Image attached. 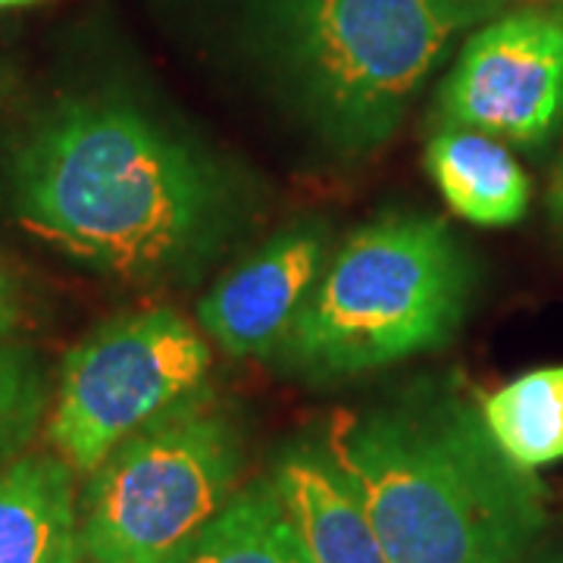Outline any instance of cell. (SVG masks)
Wrapping results in <instances>:
<instances>
[{
  "mask_svg": "<svg viewBox=\"0 0 563 563\" xmlns=\"http://www.w3.org/2000/svg\"><path fill=\"white\" fill-rule=\"evenodd\" d=\"M0 176L25 232L122 282L201 279L247 222L242 181L120 91L41 107L7 144Z\"/></svg>",
  "mask_w": 563,
  "mask_h": 563,
  "instance_id": "6da1fadb",
  "label": "cell"
},
{
  "mask_svg": "<svg viewBox=\"0 0 563 563\" xmlns=\"http://www.w3.org/2000/svg\"><path fill=\"white\" fill-rule=\"evenodd\" d=\"M388 563H523L548 529V492L510 461L483 407L451 383L342 410L322 432Z\"/></svg>",
  "mask_w": 563,
  "mask_h": 563,
  "instance_id": "7a4b0ae2",
  "label": "cell"
},
{
  "mask_svg": "<svg viewBox=\"0 0 563 563\" xmlns=\"http://www.w3.org/2000/svg\"><path fill=\"white\" fill-rule=\"evenodd\" d=\"M229 35L307 139L361 161L398 135L457 25L444 0H232Z\"/></svg>",
  "mask_w": 563,
  "mask_h": 563,
  "instance_id": "3957f363",
  "label": "cell"
},
{
  "mask_svg": "<svg viewBox=\"0 0 563 563\" xmlns=\"http://www.w3.org/2000/svg\"><path fill=\"white\" fill-rule=\"evenodd\" d=\"M476 266L448 222L388 213L329 257L276 347L307 383H342L444 347L473 301Z\"/></svg>",
  "mask_w": 563,
  "mask_h": 563,
  "instance_id": "277c9868",
  "label": "cell"
},
{
  "mask_svg": "<svg viewBox=\"0 0 563 563\" xmlns=\"http://www.w3.org/2000/svg\"><path fill=\"white\" fill-rule=\"evenodd\" d=\"M242 473L239 422L195 391L88 473L81 563H179L242 488Z\"/></svg>",
  "mask_w": 563,
  "mask_h": 563,
  "instance_id": "5b68a950",
  "label": "cell"
},
{
  "mask_svg": "<svg viewBox=\"0 0 563 563\" xmlns=\"http://www.w3.org/2000/svg\"><path fill=\"white\" fill-rule=\"evenodd\" d=\"M210 363V344L173 307L107 320L63 361L47 420L54 454L88 476L113 448L201 391Z\"/></svg>",
  "mask_w": 563,
  "mask_h": 563,
  "instance_id": "8992f818",
  "label": "cell"
},
{
  "mask_svg": "<svg viewBox=\"0 0 563 563\" xmlns=\"http://www.w3.org/2000/svg\"><path fill=\"white\" fill-rule=\"evenodd\" d=\"M563 113V16L517 10L463 44L439 95L442 125L514 144L544 141Z\"/></svg>",
  "mask_w": 563,
  "mask_h": 563,
  "instance_id": "52a82bcc",
  "label": "cell"
},
{
  "mask_svg": "<svg viewBox=\"0 0 563 563\" xmlns=\"http://www.w3.org/2000/svg\"><path fill=\"white\" fill-rule=\"evenodd\" d=\"M329 263V229L291 225L229 269L198 307L210 339L235 357L276 354L301 303Z\"/></svg>",
  "mask_w": 563,
  "mask_h": 563,
  "instance_id": "ba28073f",
  "label": "cell"
},
{
  "mask_svg": "<svg viewBox=\"0 0 563 563\" xmlns=\"http://www.w3.org/2000/svg\"><path fill=\"white\" fill-rule=\"evenodd\" d=\"M269 479L313 563H388L361 498L322 442L288 444Z\"/></svg>",
  "mask_w": 563,
  "mask_h": 563,
  "instance_id": "9c48e42d",
  "label": "cell"
},
{
  "mask_svg": "<svg viewBox=\"0 0 563 563\" xmlns=\"http://www.w3.org/2000/svg\"><path fill=\"white\" fill-rule=\"evenodd\" d=\"M76 470L60 454L0 466V563H81Z\"/></svg>",
  "mask_w": 563,
  "mask_h": 563,
  "instance_id": "30bf717a",
  "label": "cell"
},
{
  "mask_svg": "<svg viewBox=\"0 0 563 563\" xmlns=\"http://www.w3.org/2000/svg\"><path fill=\"white\" fill-rule=\"evenodd\" d=\"M426 169L444 203L476 225H510L529 210V176L501 141L442 125L426 147Z\"/></svg>",
  "mask_w": 563,
  "mask_h": 563,
  "instance_id": "8fae6325",
  "label": "cell"
},
{
  "mask_svg": "<svg viewBox=\"0 0 563 563\" xmlns=\"http://www.w3.org/2000/svg\"><path fill=\"white\" fill-rule=\"evenodd\" d=\"M179 563H313L269 476L242 485Z\"/></svg>",
  "mask_w": 563,
  "mask_h": 563,
  "instance_id": "7c38bea8",
  "label": "cell"
},
{
  "mask_svg": "<svg viewBox=\"0 0 563 563\" xmlns=\"http://www.w3.org/2000/svg\"><path fill=\"white\" fill-rule=\"evenodd\" d=\"M488 432L526 470L563 461V366H544L501 385L483 401Z\"/></svg>",
  "mask_w": 563,
  "mask_h": 563,
  "instance_id": "4fadbf2b",
  "label": "cell"
},
{
  "mask_svg": "<svg viewBox=\"0 0 563 563\" xmlns=\"http://www.w3.org/2000/svg\"><path fill=\"white\" fill-rule=\"evenodd\" d=\"M47 413V376L38 354L0 339V466L25 454Z\"/></svg>",
  "mask_w": 563,
  "mask_h": 563,
  "instance_id": "5bb4252c",
  "label": "cell"
},
{
  "mask_svg": "<svg viewBox=\"0 0 563 563\" xmlns=\"http://www.w3.org/2000/svg\"><path fill=\"white\" fill-rule=\"evenodd\" d=\"M22 322H25V303H22L20 282L0 257V339H16Z\"/></svg>",
  "mask_w": 563,
  "mask_h": 563,
  "instance_id": "9a60e30c",
  "label": "cell"
},
{
  "mask_svg": "<svg viewBox=\"0 0 563 563\" xmlns=\"http://www.w3.org/2000/svg\"><path fill=\"white\" fill-rule=\"evenodd\" d=\"M514 3H539V0H444V7H448L454 25H457V32L470 29L473 22L498 16L501 10L514 7Z\"/></svg>",
  "mask_w": 563,
  "mask_h": 563,
  "instance_id": "2e32d148",
  "label": "cell"
},
{
  "mask_svg": "<svg viewBox=\"0 0 563 563\" xmlns=\"http://www.w3.org/2000/svg\"><path fill=\"white\" fill-rule=\"evenodd\" d=\"M554 210H558V217L563 220V161L561 173H558V185H554Z\"/></svg>",
  "mask_w": 563,
  "mask_h": 563,
  "instance_id": "e0dca14e",
  "label": "cell"
},
{
  "mask_svg": "<svg viewBox=\"0 0 563 563\" xmlns=\"http://www.w3.org/2000/svg\"><path fill=\"white\" fill-rule=\"evenodd\" d=\"M523 563H563V551H554V554H542V558H536V561H529V558H526Z\"/></svg>",
  "mask_w": 563,
  "mask_h": 563,
  "instance_id": "ac0fdd59",
  "label": "cell"
},
{
  "mask_svg": "<svg viewBox=\"0 0 563 563\" xmlns=\"http://www.w3.org/2000/svg\"><path fill=\"white\" fill-rule=\"evenodd\" d=\"M25 3H38V0H0V10H7V7H25Z\"/></svg>",
  "mask_w": 563,
  "mask_h": 563,
  "instance_id": "d6986e66",
  "label": "cell"
}]
</instances>
